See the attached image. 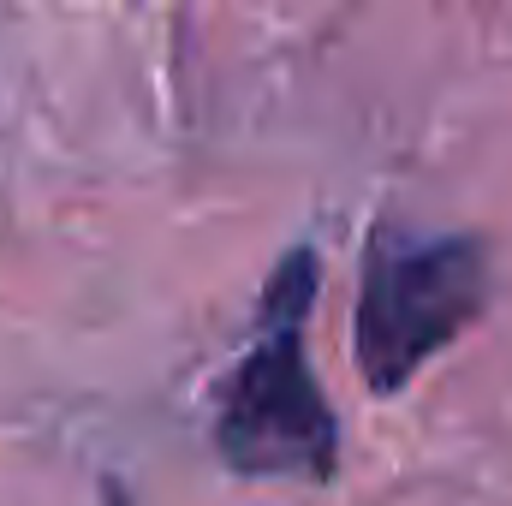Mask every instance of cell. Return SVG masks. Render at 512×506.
Masks as SVG:
<instances>
[{
  "mask_svg": "<svg viewBox=\"0 0 512 506\" xmlns=\"http://www.w3.org/2000/svg\"><path fill=\"white\" fill-rule=\"evenodd\" d=\"M316 298V256L292 251L262 298L251 340L221 405V453L245 477H322L334 465V417L304 364V316Z\"/></svg>",
  "mask_w": 512,
  "mask_h": 506,
  "instance_id": "6da1fadb",
  "label": "cell"
},
{
  "mask_svg": "<svg viewBox=\"0 0 512 506\" xmlns=\"http://www.w3.org/2000/svg\"><path fill=\"white\" fill-rule=\"evenodd\" d=\"M483 304V256L465 239H423L387 227L370 251L358 358L376 393H393L423 358H435Z\"/></svg>",
  "mask_w": 512,
  "mask_h": 506,
  "instance_id": "7a4b0ae2",
  "label": "cell"
}]
</instances>
